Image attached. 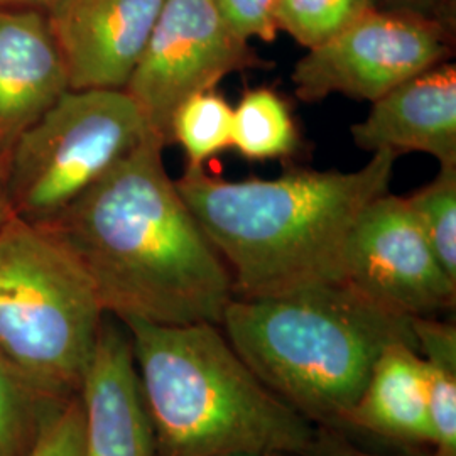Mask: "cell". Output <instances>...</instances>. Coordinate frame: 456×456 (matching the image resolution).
Instances as JSON below:
<instances>
[{
	"label": "cell",
	"instance_id": "14",
	"mask_svg": "<svg viewBox=\"0 0 456 456\" xmlns=\"http://www.w3.org/2000/svg\"><path fill=\"white\" fill-rule=\"evenodd\" d=\"M348 426L391 440L433 444L424 363L416 346L392 343L380 354Z\"/></svg>",
	"mask_w": 456,
	"mask_h": 456
},
{
	"label": "cell",
	"instance_id": "22",
	"mask_svg": "<svg viewBox=\"0 0 456 456\" xmlns=\"http://www.w3.org/2000/svg\"><path fill=\"white\" fill-rule=\"evenodd\" d=\"M279 0H213L228 28L245 41L257 37L276 39V7Z\"/></svg>",
	"mask_w": 456,
	"mask_h": 456
},
{
	"label": "cell",
	"instance_id": "20",
	"mask_svg": "<svg viewBox=\"0 0 456 456\" xmlns=\"http://www.w3.org/2000/svg\"><path fill=\"white\" fill-rule=\"evenodd\" d=\"M34 399H39L0 359V456H22L33 440L37 421Z\"/></svg>",
	"mask_w": 456,
	"mask_h": 456
},
{
	"label": "cell",
	"instance_id": "3",
	"mask_svg": "<svg viewBox=\"0 0 456 456\" xmlns=\"http://www.w3.org/2000/svg\"><path fill=\"white\" fill-rule=\"evenodd\" d=\"M224 333L271 391L316 428L342 429L392 343L418 348L411 318L346 282L240 299L224 313Z\"/></svg>",
	"mask_w": 456,
	"mask_h": 456
},
{
	"label": "cell",
	"instance_id": "27",
	"mask_svg": "<svg viewBox=\"0 0 456 456\" xmlns=\"http://www.w3.org/2000/svg\"><path fill=\"white\" fill-rule=\"evenodd\" d=\"M225 456H289V455H264V453H233V455Z\"/></svg>",
	"mask_w": 456,
	"mask_h": 456
},
{
	"label": "cell",
	"instance_id": "19",
	"mask_svg": "<svg viewBox=\"0 0 456 456\" xmlns=\"http://www.w3.org/2000/svg\"><path fill=\"white\" fill-rule=\"evenodd\" d=\"M370 7L372 0H279L276 26L301 46L318 48Z\"/></svg>",
	"mask_w": 456,
	"mask_h": 456
},
{
	"label": "cell",
	"instance_id": "11",
	"mask_svg": "<svg viewBox=\"0 0 456 456\" xmlns=\"http://www.w3.org/2000/svg\"><path fill=\"white\" fill-rule=\"evenodd\" d=\"M83 456H159L131 335L105 314L80 387Z\"/></svg>",
	"mask_w": 456,
	"mask_h": 456
},
{
	"label": "cell",
	"instance_id": "15",
	"mask_svg": "<svg viewBox=\"0 0 456 456\" xmlns=\"http://www.w3.org/2000/svg\"><path fill=\"white\" fill-rule=\"evenodd\" d=\"M424 363L435 456H456V328L431 316L411 318Z\"/></svg>",
	"mask_w": 456,
	"mask_h": 456
},
{
	"label": "cell",
	"instance_id": "5",
	"mask_svg": "<svg viewBox=\"0 0 456 456\" xmlns=\"http://www.w3.org/2000/svg\"><path fill=\"white\" fill-rule=\"evenodd\" d=\"M97 289L51 230L0 228V359L41 399L77 395L105 318Z\"/></svg>",
	"mask_w": 456,
	"mask_h": 456
},
{
	"label": "cell",
	"instance_id": "9",
	"mask_svg": "<svg viewBox=\"0 0 456 456\" xmlns=\"http://www.w3.org/2000/svg\"><path fill=\"white\" fill-rule=\"evenodd\" d=\"M342 281L409 318L453 310L456 281L446 274L406 196L375 198L348 233Z\"/></svg>",
	"mask_w": 456,
	"mask_h": 456
},
{
	"label": "cell",
	"instance_id": "24",
	"mask_svg": "<svg viewBox=\"0 0 456 456\" xmlns=\"http://www.w3.org/2000/svg\"><path fill=\"white\" fill-rule=\"evenodd\" d=\"M305 456H380L367 453L345 440L338 429L316 428V436Z\"/></svg>",
	"mask_w": 456,
	"mask_h": 456
},
{
	"label": "cell",
	"instance_id": "18",
	"mask_svg": "<svg viewBox=\"0 0 456 456\" xmlns=\"http://www.w3.org/2000/svg\"><path fill=\"white\" fill-rule=\"evenodd\" d=\"M406 201L443 269L456 281V164L440 166L436 178Z\"/></svg>",
	"mask_w": 456,
	"mask_h": 456
},
{
	"label": "cell",
	"instance_id": "26",
	"mask_svg": "<svg viewBox=\"0 0 456 456\" xmlns=\"http://www.w3.org/2000/svg\"><path fill=\"white\" fill-rule=\"evenodd\" d=\"M66 0H0V5L19 7V9H33L49 14L56 7H60Z\"/></svg>",
	"mask_w": 456,
	"mask_h": 456
},
{
	"label": "cell",
	"instance_id": "16",
	"mask_svg": "<svg viewBox=\"0 0 456 456\" xmlns=\"http://www.w3.org/2000/svg\"><path fill=\"white\" fill-rule=\"evenodd\" d=\"M232 147L250 161L291 158L299 134L288 102L271 88L245 92L233 109Z\"/></svg>",
	"mask_w": 456,
	"mask_h": 456
},
{
	"label": "cell",
	"instance_id": "12",
	"mask_svg": "<svg viewBox=\"0 0 456 456\" xmlns=\"http://www.w3.org/2000/svg\"><path fill=\"white\" fill-rule=\"evenodd\" d=\"M350 134L363 151L424 152L440 166L456 164L455 63L424 69L377 98Z\"/></svg>",
	"mask_w": 456,
	"mask_h": 456
},
{
	"label": "cell",
	"instance_id": "10",
	"mask_svg": "<svg viewBox=\"0 0 456 456\" xmlns=\"http://www.w3.org/2000/svg\"><path fill=\"white\" fill-rule=\"evenodd\" d=\"M164 0H66L48 14L69 90H124Z\"/></svg>",
	"mask_w": 456,
	"mask_h": 456
},
{
	"label": "cell",
	"instance_id": "21",
	"mask_svg": "<svg viewBox=\"0 0 456 456\" xmlns=\"http://www.w3.org/2000/svg\"><path fill=\"white\" fill-rule=\"evenodd\" d=\"M22 456H83V408L80 395L60 401L37 421L33 440Z\"/></svg>",
	"mask_w": 456,
	"mask_h": 456
},
{
	"label": "cell",
	"instance_id": "7",
	"mask_svg": "<svg viewBox=\"0 0 456 456\" xmlns=\"http://www.w3.org/2000/svg\"><path fill=\"white\" fill-rule=\"evenodd\" d=\"M455 53V28L431 17L370 7L346 29L294 66L296 97L314 103L330 95L375 102L397 85Z\"/></svg>",
	"mask_w": 456,
	"mask_h": 456
},
{
	"label": "cell",
	"instance_id": "25",
	"mask_svg": "<svg viewBox=\"0 0 456 456\" xmlns=\"http://www.w3.org/2000/svg\"><path fill=\"white\" fill-rule=\"evenodd\" d=\"M14 216L9 191H7V169H5V156L0 154V228L4 227Z\"/></svg>",
	"mask_w": 456,
	"mask_h": 456
},
{
	"label": "cell",
	"instance_id": "23",
	"mask_svg": "<svg viewBox=\"0 0 456 456\" xmlns=\"http://www.w3.org/2000/svg\"><path fill=\"white\" fill-rule=\"evenodd\" d=\"M374 7L431 17L455 28V0H372Z\"/></svg>",
	"mask_w": 456,
	"mask_h": 456
},
{
	"label": "cell",
	"instance_id": "6",
	"mask_svg": "<svg viewBox=\"0 0 456 456\" xmlns=\"http://www.w3.org/2000/svg\"><path fill=\"white\" fill-rule=\"evenodd\" d=\"M151 132L126 90H68L5 154L14 216L53 222Z\"/></svg>",
	"mask_w": 456,
	"mask_h": 456
},
{
	"label": "cell",
	"instance_id": "2",
	"mask_svg": "<svg viewBox=\"0 0 456 456\" xmlns=\"http://www.w3.org/2000/svg\"><path fill=\"white\" fill-rule=\"evenodd\" d=\"M397 154L360 169H294L274 180L213 178L186 166L176 188L233 279L240 299L342 281L345 242L362 212L389 191Z\"/></svg>",
	"mask_w": 456,
	"mask_h": 456
},
{
	"label": "cell",
	"instance_id": "8",
	"mask_svg": "<svg viewBox=\"0 0 456 456\" xmlns=\"http://www.w3.org/2000/svg\"><path fill=\"white\" fill-rule=\"evenodd\" d=\"M265 66L248 41L228 28L213 0H164L124 90L167 146L171 117L186 98L215 90L230 73Z\"/></svg>",
	"mask_w": 456,
	"mask_h": 456
},
{
	"label": "cell",
	"instance_id": "1",
	"mask_svg": "<svg viewBox=\"0 0 456 456\" xmlns=\"http://www.w3.org/2000/svg\"><path fill=\"white\" fill-rule=\"evenodd\" d=\"M151 132L46 225L75 254L107 314L156 325H222L227 264L164 167Z\"/></svg>",
	"mask_w": 456,
	"mask_h": 456
},
{
	"label": "cell",
	"instance_id": "17",
	"mask_svg": "<svg viewBox=\"0 0 456 456\" xmlns=\"http://www.w3.org/2000/svg\"><path fill=\"white\" fill-rule=\"evenodd\" d=\"M233 109L215 90L186 98L169 124V141L183 147L190 166L205 163L232 147Z\"/></svg>",
	"mask_w": 456,
	"mask_h": 456
},
{
	"label": "cell",
	"instance_id": "4",
	"mask_svg": "<svg viewBox=\"0 0 456 456\" xmlns=\"http://www.w3.org/2000/svg\"><path fill=\"white\" fill-rule=\"evenodd\" d=\"M159 456H305L316 426L277 397L220 325L120 322Z\"/></svg>",
	"mask_w": 456,
	"mask_h": 456
},
{
	"label": "cell",
	"instance_id": "13",
	"mask_svg": "<svg viewBox=\"0 0 456 456\" xmlns=\"http://www.w3.org/2000/svg\"><path fill=\"white\" fill-rule=\"evenodd\" d=\"M68 90L48 14L0 5V154Z\"/></svg>",
	"mask_w": 456,
	"mask_h": 456
}]
</instances>
